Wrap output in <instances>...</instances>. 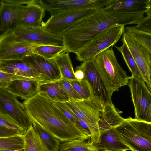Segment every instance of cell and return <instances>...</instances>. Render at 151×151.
I'll return each instance as SVG.
<instances>
[{"mask_svg": "<svg viewBox=\"0 0 151 151\" xmlns=\"http://www.w3.org/2000/svg\"><path fill=\"white\" fill-rule=\"evenodd\" d=\"M22 103L31 122H35L61 142L91 138L88 131L72 122L54 101L38 93Z\"/></svg>", "mask_w": 151, "mask_h": 151, "instance_id": "6da1fadb", "label": "cell"}, {"mask_svg": "<svg viewBox=\"0 0 151 151\" xmlns=\"http://www.w3.org/2000/svg\"><path fill=\"white\" fill-rule=\"evenodd\" d=\"M144 14H121L107 11L104 8L97 9L61 35L64 45L68 52L76 54L99 32L117 24H136L145 17Z\"/></svg>", "mask_w": 151, "mask_h": 151, "instance_id": "7a4b0ae2", "label": "cell"}, {"mask_svg": "<svg viewBox=\"0 0 151 151\" xmlns=\"http://www.w3.org/2000/svg\"><path fill=\"white\" fill-rule=\"evenodd\" d=\"M120 141L132 151H151V123L129 117L114 128Z\"/></svg>", "mask_w": 151, "mask_h": 151, "instance_id": "3957f363", "label": "cell"}, {"mask_svg": "<svg viewBox=\"0 0 151 151\" xmlns=\"http://www.w3.org/2000/svg\"><path fill=\"white\" fill-rule=\"evenodd\" d=\"M112 47L104 50L92 59L111 96L114 92L127 85L131 77L119 63Z\"/></svg>", "mask_w": 151, "mask_h": 151, "instance_id": "277c9868", "label": "cell"}, {"mask_svg": "<svg viewBox=\"0 0 151 151\" xmlns=\"http://www.w3.org/2000/svg\"><path fill=\"white\" fill-rule=\"evenodd\" d=\"M125 26L116 24L96 35L76 54V59L83 62L92 59L99 53L113 47L125 31Z\"/></svg>", "mask_w": 151, "mask_h": 151, "instance_id": "5b68a950", "label": "cell"}, {"mask_svg": "<svg viewBox=\"0 0 151 151\" xmlns=\"http://www.w3.org/2000/svg\"><path fill=\"white\" fill-rule=\"evenodd\" d=\"M65 103L87 125L91 135V141L94 144L98 143L100 136L98 122L104 108L91 98L70 100Z\"/></svg>", "mask_w": 151, "mask_h": 151, "instance_id": "8992f818", "label": "cell"}, {"mask_svg": "<svg viewBox=\"0 0 151 151\" xmlns=\"http://www.w3.org/2000/svg\"><path fill=\"white\" fill-rule=\"evenodd\" d=\"M131 77L127 85L134 108V118L151 123V91L142 79Z\"/></svg>", "mask_w": 151, "mask_h": 151, "instance_id": "52a82bcc", "label": "cell"}, {"mask_svg": "<svg viewBox=\"0 0 151 151\" xmlns=\"http://www.w3.org/2000/svg\"><path fill=\"white\" fill-rule=\"evenodd\" d=\"M84 73V80L88 87L91 98L103 107L112 102V96L98 73L92 59L85 61L79 66Z\"/></svg>", "mask_w": 151, "mask_h": 151, "instance_id": "ba28073f", "label": "cell"}, {"mask_svg": "<svg viewBox=\"0 0 151 151\" xmlns=\"http://www.w3.org/2000/svg\"><path fill=\"white\" fill-rule=\"evenodd\" d=\"M113 0H39L40 4L51 16L69 12L104 8Z\"/></svg>", "mask_w": 151, "mask_h": 151, "instance_id": "9c48e42d", "label": "cell"}, {"mask_svg": "<svg viewBox=\"0 0 151 151\" xmlns=\"http://www.w3.org/2000/svg\"><path fill=\"white\" fill-rule=\"evenodd\" d=\"M35 46L22 41L13 31L6 32L0 36V61L22 60L33 53Z\"/></svg>", "mask_w": 151, "mask_h": 151, "instance_id": "30bf717a", "label": "cell"}, {"mask_svg": "<svg viewBox=\"0 0 151 151\" xmlns=\"http://www.w3.org/2000/svg\"><path fill=\"white\" fill-rule=\"evenodd\" d=\"M96 10H80L52 15L46 22L42 23V26L45 31L53 35L60 36L71 26Z\"/></svg>", "mask_w": 151, "mask_h": 151, "instance_id": "8fae6325", "label": "cell"}, {"mask_svg": "<svg viewBox=\"0 0 151 151\" xmlns=\"http://www.w3.org/2000/svg\"><path fill=\"white\" fill-rule=\"evenodd\" d=\"M17 97L0 87V112L8 115L25 131L32 124L24 106Z\"/></svg>", "mask_w": 151, "mask_h": 151, "instance_id": "7c38bea8", "label": "cell"}, {"mask_svg": "<svg viewBox=\"0 0 151 151\" xmlns=\"http://www.w3.org/2000/svg\"><path fill=\"white\" fill-rule=\"evenodd\" d=\"M122 39L131 53L145 82L151 91V52L125 32Z\"/></svg>", "mask_w": 151, "mask_h": 151, "instance_id": "4fadbf2b", "label": "cell"}, {"mask_svg": "<svg viewBox=\"0 0 151 151\" xmlns=\"http://www.w3.org/2000/svg\"><path fill=\"white\" fill-rule=\"evenodd\" d=\"M13 32L22 41L33 45L63 46L61 36L53 35L45 31L42 26L36 28L18 27Z\"/></svg>", "mask_w": 151, "mask_h": 151, "instance_id": "5bb4252c", "label": "cell"}, {"mask_svg": "<svg viewBox=\"0 0 151 151\" xmlns=\"http://www.w3.org/2000/svg\"><path fill=\"white\" fill-rule=\"evenodd\" d=\"M0 12V36L8 31H13L18 26L25 5L13 0H1Z\"/></svg>", "mask_w": 151, "mask_h": 151, "instance_id": "9a60e30c", "label": "cell"}, {"mask_svg": "<svg viewBox=\"0 0 151 151\" xmlns=\"http://www.w3.org/2000/svg\"><path fill=\"white\" fill-rule=\"evenodd\" d=\"M22 60L39 73L45 76L50 82L58 81L61 78L60 70L53 60L48 59L32 53Z\"/></svg>", "mask_w": 151, "mask_h": 151, "instance_id": "2e32d148", "label": "cell"}, {"mask_svg": "<svg viewBox=\"0 0 151 151\" xmlns=\"http://www.w3.org/2000/svg\"><path fill=\"white\" fill-rule=\"evenodd\" d=\"M0 69L4 72L37 81L40 84L50 82L45 76L38 72L22 60L1 61Z\"/></svg>", "mask_w": 151, "mask_h": 151, "instance_id": "e0dca14e", "label": "cell"}, {"mask_svg": "<svg viewBox=\"0 0 151 151\" xmlns=\"http://www.w3.org/2000/svg\"><path fill=\"white\" fill-rule=\"evenodd\" d=\"M104 8L107 11L119 14H145L151 9V0H113Z\"/></svg>", "mask_w": 151, "mask_h": 151, "instance_id": "ac0fdd59", "label": "cell"}, {"mask_svg": "<svg viewBox=\"0 0 151 151\" xmlns=\"http://www.w3.org/2000/svg\"><path fill=\"white\" fill-rule=\"evenodd\" d=\"M45 9L39 0H30L25 6L19 22L18 27L36 28L42 26Z\"/></svg>", "mask_w": 151, "mask_h": 151, "instance_id": "d6986e66", "label": "cell"}, {"mask_svg": "<svg viewBox=\"0 0 151 151\" xmlns=\"http://www.w3.org/2000/svg\"><path fill=\"white\" fill-rule=\"evenodd\" d=\"M40 84L33 80H18L9 83L4 88L17 97L26 100L38 93Z\"/></svg>", "mask_w": 151, "mask_h": 151, "instance_id": "ffe728a7", "label": "cell"}, {"mask_svg": "<svg viewBox=\"0 0 151 151\" xmlns=\"http://www.w3.org/2000/svg\"><path fill=\"white\" fill-rule=\"evenodd\" d=\"M38 93L54 102L65 103L70 100L59 81L40 84Z\"/></svg>", "mask_w": 151, "mask_h": 151, "instance_id": "44dd1931", "label": "cell"}, {"mask_svg": "<svg viewBox=\"0 0 151 151\" xmlns=\"http://www.w3.org/2000/svg\"><path fill=\"white\" fill-rule=\"evenodd\" d=\"M120 113L112 102L105 105L98 122L100 134L114 128L124 120V118L121 117Z\"/></svg>", "mask_w": 151, "mask_h": 151, "instance_id": "7402d4cb", "label": "cell"}, {"mask_svg": "<svg viewBox=\"0 0 151 151\" xmlns=\"http://www.w3.org/2000/svg\"><path fill=\"white\" fill-rule=\"evenodd\" d=\"M98 150H108L114 151H127L130 149L122 143L116 134L114 128L101 133L100 139L95 144Z\"/></svg>", "mask_w": 151, "mask_h": 151, "instance_id": "603a6c76", "label": "cell"}, {"mask_svg": "<svg viewBox=\"0 0 151 151\" xmlns=\"http://www.w3.org/2000/svg\"><path fill=\"white\" fill-rule=\"evenodd\" d=\"M60 72L61 78L69 81L76 79L68 53L63 52L54 59Z\"/></svg>", "mask_w": 151, "mask_h": 151, "instance_id": "cb8c5ba5", "label": "cell"}, {"mask_svg": "<svg viewBox=\"0 0 151 151\" xmlns=\"http://www.w3.org/2000/svg\"><path fill=\"white\" fill-rule=\"evenodd\" d=\"M31 123L46 151H59L61 142L49 134L35 122H32Z\"/></svg>", "mask_w": 151, "mask_h": 151, "instance_id": "d4e9b609", "label": "cell"}, {"mask_svg": "<svg viewBox=\"0 0 151 151\" xmlns=\"http://www.w3.org/2000/svg\"><path fill=\"white\" fill-rule=\"evenodd\" d=\"M23 151H46L40 139L31 124L23 135Z\"/></svg>", "mask_w": 151, "mask_h": 151, "instance_id": "484cf974", "label": "cell"}, {"mask_svg": "<svg viewBox=\"0 0 151 151\" xmlns=\"http://www.w3.org/2000/svg\"><path fill=\"white\" fill-rule=\"evenodd\" d=\"M95 144L91 140L88 142L73 140L61 142L59 151H97Z\"/></svg>", "mask_w": 151, "mask_h": 151, "instance_id": "4316f807", "label": "cell"}, {"mask_svg": "<svg viewBox=\"0 0 151 151\" xmlns=\"http://www.w3.org/2000/svg\"><path fill=\"white\" fill-rule=\"evenodd\" d=\"M122 45L119 46L114 45L116 49L121 54L123 59L129 69L131 72L132 76L140 78L144 81L143 77L137 66L124 41L121 39Z\"/></svg>", "mask_w": 151, "mask_h": 151, "instance_id": "83f0119b", "label": "cell"}, {"mask_svg": "<svg viewBox=\"0 0 151 151\" xmlns=\"http://www.w3.org/2000/svg\"><path fill=\"white\" fill-rule=\"evenodd\" d=\"M124 32L151 52V33L141 30L136 26L125 27Z\"/></svg>", "mask_w": 151, "mask_h": 151, "instance_id": "f1b7e54d", "label": "cell"}, {"mask_svg": "<svg viewBox=\"0 0 151 151\" xmlns=\"http://www.w3.org/2000/svg\"><path fill=\"white\" fill-rule=\"evenodd\" d=\"M64 46L43 45L34 47L33 53L49 60H53L62 53L64 52Z\"/></svg>", "mask_w": 151, "mask_h": 151, "instance_id": "f546056e", "label": "cell"}, {"mask_svg": "<svg viewBox=\"0 0 151 151\" xmlns=\"http://www.w3.org/2000/svg\"><path fill=\"white\" fill-rule=\"evenodd\" d=\"M24 145L23 135L17 134L11 136L0 137V149L22 150Z\"/></svg>", "mask_w": 151, "mask_h": 151, "instance_id": "4dcf8cb0", "label": "cell"}, {"mask_svg": "<svg viewBox=\"0 0 151 151\" xmlns=\"http://www.w3.org/2000/svg\"><path fill=\"white\" fill-rule=\"evenodd\" d=\"M0 127L14 131L24 135L26 131L9 116L0 112Z\"/></svg>", "mask_w": 151, "mask_h": 151, "instance_id": "1f68e13d", "label": "cell"}, {"mask_svg": "<svg viewBox=\"0 0 151 151\" xmlns=\"http://www.w3.org/2000/svg\"><path fill=\"white\" fill-rule=\"evenodd\" d=\"M70 82L82 99H86L91 98L88 87L84 80L79 81L75 79Z\"/></svg>", "mask_w": 151, "mask_h": 151, "instance_id": "d6a6232c", "label": "cell"}, {"mask_svg": "<svg viewBox=\"0 0 151 151\" xmlns=\"http://www.w3.org/2000/svg\"><path fill=\"white\" fill-rule=\"evenodd\" d=\"M54 105L59 109L70 120L74 123L79 125L78 122L80 119L65 103L54 102Z\"/></svg>", "mask_w": 151, "mask_h": 151, "instance_id": "836d02e7", "label": "cell"}, {"mask_svg": "<svg viewBox=\"0 0 151 151\" xmlns=\"http://www.w3.org/2000/svg\"><path fill=\"white\" fill-rule=\"evenodd\" d=\"M59 81L63 89L69 96L70 99V101L83 99L75 90L69 81L63 78H61Z\"/></svg>", "mask_w": 151, "mask_h": 151, "instance_id": "e575fe53", "label": "cell"}, {"mask_svg": "<svg viewBox=\"0 0 151 151\" xmlns=\"http://www.w3.org/2000/svg\"><path fill=\"white\" fill-rule=\"evenodd\" d=\"M22 79L32 80L25 77L0 70V87H1L5 88L7 84L12 81Z\"/></svg>", "mask_w": 151, "mask_h": 151, "instance_id": "d590c367", "label": "cell"}, {"mask_svg": "<svg viewBox=\"0 0 151 151\" xmlns=\"http://www.w3.org/2000/svg\"><path fill=\"white\" fill-rule=\"evenodd\" d=\"M147 16L139 20L136 23V26L138 29L151 33V9L146 13Z\"/></svg>", "mask_w": 151, "mask_h": 151, "instance_id": "8d00e7d4", "label": "cell"}, {"mask_svg": "<svg viewBox=\"0 0 151 151\" xmlns=\"http://www.w3.org/2000/svg\"><path fill=\"white\" fill-rule=\"evenodd\" d=\"M17 134H19L14 131L0 127V137L11 136Z\"/></svg>", "mask_w": 151, "mask_h": 151, "instance_id": "74e56055", "label": "cell"}, {"mask_svg": "<svg viewBox=\"0 0 151 151\" xmlns=\"http://www.w3.org/2000/svg\"><path fill=\"white\" fill-rule=\"evenodd\" d=\"M74 76L76 80L81 81L83 80L84 77V73L83 70L78 66L76 67L74 72Z\"/></svg>", "mask_w": 151, "mask_h": 151, "instance_id": "f35d334b", "label": "cell"}, {"mask_svg": "<svg viewBox=\"0 0 151 151\" xmlns=\"http://www.w3.org/2000/svg\"><path fill=\"white\" fill-rule=\"evenodd\" d=\"M0 151H23V150H14L8 149H0Z\"/></svg>", "mask_w": 151, "mask_h": 151, "instance_id": "ab89813d", "label": "cell"}, {"mask_svg": "<svg viewBox=\"0 0 151 151\" xmlns=\"http://www.w3.org/2000/svg\"><path fill=\"white\" fill-rule=\"evenodd\" d=\"M97 151H114L108 150H98Z\"/></svg>", "mask_w": 151, "mask_h": 151, "instance_id": "60d3db41", "label": "cell"}, {"mask_svg": "<svg viewBox=\"0 0 151 151\" xmlns=\"http://www.w3.org/2000/svg\"><path fill=\"white\" fill-rule=\"evenodd\" d=\"M1 6H2L1 0H0V11H1Z\"/></svg>", "mask_w": 151, "mask_h": 151, "instance_id": "b9f144b4", "label": "cell"}, {"mask_svg": "<svg viewBox=\"0 0 151 151\" xmlns=\"http://www.w3.org/2000/svg\"><path fill=\"white\" fill-rule=\"evenodd\" d=\"M1 63V61H0V64Z\"/></svg>", "mask_w": 151, "mask_h": 151, "instance_id": "7bdbcfd3", "label": "cell"}, {"mask_svg": "<svg viewBox=\"0 0 151 151\" xmlns=\"http://www.w3.org/2000/svg\"></svg>", "mask_w": 151, "mask_h": 151, "instance_id": "ee69618b", "label": "cell"}]
</instances>
